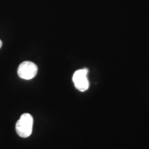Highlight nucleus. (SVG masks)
<instances>
[{"label":"nucleus","instance_id":"1","mask_svg":"<svg viewBox=\"0 0 149 149\" xmlns=\"http://www.w3.org/2000/svg\"><path fill=\"white\" fill-rule=\"evenodd\" d=\"M33 118L29 113H24L22 115L16 123V132L19 137L23 138L29 137L33 131Z\"/></svg>","mask_w":149,"mask_h":149},{"label":"nucleus","instance_id":"2","mask_svg":"<svg viewBox=\"0 0 149 149\" xmlns=\"http://www.w3.org/2000/svg\"><path fill=\"white\" fill-rule=\"evenodd\" d=\"M37 65L32 61H25L20 64L18 67L17 73L22 79L29 80L34 78L37 73Z\"/></svg>","mask_w":149,"mask_h":149},{"label":"nucleus","instance_id":"3","mask_svg":"<svg viewBox=\"0 0 149 149\" xmlns=\"http://www.w3.org/2000/svg\"><path fill=\"white\" fill-rule=\"evenodd\" d=\"M88 72V70L84 68L74 72L72 76V81L74 86L81 92H84L89 88V81L87 78Z\"/></svg>","mask_w":149,"mask_h":149},{"label":"nucleus","instance_id":"4","mask_svg":"<svg viewBox=\"0 0 149 149\" xmlns=\"http://www.w3.org/2000/svg\"><path fill=\"white\" fill-rule=\"evenodd\" d=\"M1 46H2V42H1V41L0 40V48H1Z\"/></svg>","mask_w":149,"mask_h":149}]
</instances>
